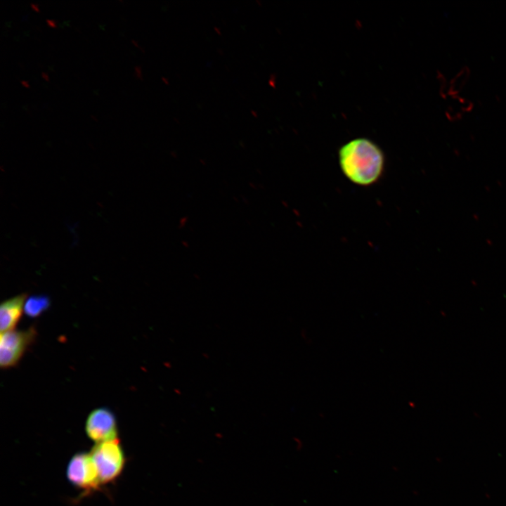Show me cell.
I'll use <instances>...</instances> for the list:
<instances>
[{
    "mask_svg": "<svg viewBox=\"0 0 506 506\" xmlns=\"http://www.w3.org/2000/svg\"><path fill=\"white\" fill-rule=\"evenodd\" d=\"M20 82H21V84H22L23 86H25V87H29L28 82H27L26 81H25V80H21Z\"/></svg>",
    "mask_w": 506,
    "mask_h": 506,
    "instance_id": "cell-14",
    "label": "cell"
},
{
    "mask_svg": "<svg viewBox=\"0 0 506 506\" xmlns=\"http://www.w3.org/2000/svg\"><path fill=\"white\" fill-rule=\"evenodd\" d=\"M50 300L46 296H32L26 299L24 306L25 314L30 318H36L48 309Z\"/></svg>",
    "mask_w": 506,
    "mask_h": 506,
    "instance_id": "cell-7",
    "label": "cell"
},
{
    "mask_svg": "<svg viewBox=\"0 0 506 506\" xmlns=\"http://www.w3.org/2000/svg\"><path fill=\"white\" fill-rule=\"evenodd\" d=\"M134 70L136 77L142 80L141 67L139 65H136L134 67Z\"/></svg>",
    "mask_w": 506,
    "mask_h": 506,
    "instance_id": "cell-9",
    "label": "cell"
},
{
    "mask_svg": "<svg viewBox=\"0 0 506 506\" xmlns=\"http://www.w3.org/2000/svg\"><path fill=\"white\" fill-rule=\"evenodd\" d=\"M131 42H132L136 46H137L138 48H139L143 52H144V50L138 45V44L137 43L136 41H135L134 39H131Z\"/></svg>",
    "mask_w": 506,
    "mask_h": 506,
    "instance_id": "cell-11",
    "label": "cell"
},
{
    "mask_svg": "<svg viewBox=\"0 0 506 506\" xmlns=\"http://www.w3.org/2000/svg\"><path fill=\"white\" fill-rule=\"evenodd\" d=\"M30 6H31V7H32L34 10H35L37 12H39L38 6H37V4H31Z\"/></svg>",
    "mask_w": 506,
    "mask_h": 506,
    "instance_id": "cell-12",
    "label": "cell"
},
{
    "mask_svg": "<svg viewBox=\"0 0 506 506\" xmlns=\"http://www.w3.org/2000/svg\"><path fill=\"white\" fill-rule=\"evenodd\" d=\"M27 295L20 294L1 303L0 306L1 332L15 329L22 315Z\"/></svg>",
    "mask_w": 506,
    "mask_h": 506,
    "instance_id": "cell-6",
    "label": "cell"
},
{
    "mask_svg": "<svg viewBox=\"0 0 506 506\" xmlns=\"http://www.w3.org/2000/svg\"><path fill=\"white\" fill-rule=\"evenodd\" d=\"M338 162L344 176L362 187L375 184L385 169V155L373 141L358 137L343 144L338 150Z\"/></svg>",
    "mask_w": 506,
    "mask_h": 506,
    "instance_id": "cell-1",
    "label": "cell"
},
{
    "mask_svg": "<svg viewBox=\"0 0 506 506\" xmlns=\"http://www.w3.org/2000/svg\"><path fill=\"white\" fill-rule=\"evenodd\" d=\"M89 453L97 467L101 484L113 481L123 471L126 459L118 439L96 443Z\"/></svg>",
    "mask_w": 506,
    "mask_h": 506,
    "instance_id": "cell-2",
    "label": "cell"
},
{
    "mask_svg": "<svg viewBox=\"0 0 506 506\" xmlns=\"http://www.w3.org/2000/svg\"><path fill=\"white\" fill-rule=\"evenodd\" d=\"M41 77H42L46 81H48V75H47L46 73L42 72V73H41Z\"/></svg>",
    "mask_w": 506,
    "mask_h": 506,
    "instance_id": "cell-13",
    "label": "cell"
},
{
    "mask_svg": "<svg viewBox=\"0 0 506 506\" xmlns=\"http://www.w3.org/2000/svg\"><path fill=\"white\" fill-rule=\"evenodd\" d=\"M46 21L47 24H48L50 27H56V22L55 20H50V19H46Z\"/></svg>",
    "mask_w": 506,
    "mask_h": 506,
    "instance_id": "cell-10",
    "label": "cell"
},
{
    "mask_svg": "<svg viewBox=\"0 0 506 506\" xmlns=\"http://www.w3.org/2000/svg\"><path fill=\"white\" fill-rule=\"evenodd\" d=\"M91 117L93 120H95V121H96V122L98 121L96 117L93 116V115H91Z\"/></svg>",
    "mask_w": 506,
    "mask_h": 506,
    "instance_id": "cell-15",
    "label": "cell"
},
{
    "mask_svg": "<svg viewBox=\"0 0 506 506\" xmlns=\"http://www.w3.org/2000/svg\"><path fill=\"white\" fill-rule=\"evenodd\" d=\"M37 330L32 326L25 330H12L1 332L0 337V365L7 369L16 365L28 347L34 342Z\"/></svg>",
    "mask_w": 506,
    "mask_h": 506,
    "instance_id": "cell-3",
    "label": "cell"
},
{
    "mask_svg": "<svg viewBox=\"0 0 506 506\" xmlns=\"http://www.w3.org/2000/svg\"><path fill=\"white\" fill-rule=\"evenodd\" d=\"M85 432L88 437L96 443L117 439L115 415L105 407L94 409L86 420Z\"/></svg>",
    "mask_w": 506,
    "mask_h": 506,
    "instance_id": "cell-5",
    "label": "cell"
},
{
    "mask_svg": "<svg viewBox=\"0 0 506 506\" xmlns=\"http://www.w3.org/2000/svg\"><path fill=\"white\" fill-rule=\"evenodd\" d=\"M469 70L467 67H463L452 79L449 84L450 95L458 96L467 84L469 77Z\"/></svg>",
    "mask_w": 506,
    "mask_h": 506,
    "instance_id": "cell-8",
    "label": "cell"
},
{
    "mask_svg": "<svg viewBox=\"0 0 506 506\" xmlns=\"http://www.w3.org/2000/svg\"><path fill=\"white\" fill-rule=\"evenodd\" d=\"M67 476L79 488L91 491L101 485L98 472L90 453L74 455L68 462Z\"/></svg>",
    "mask_w": 506,
    "mask_h": 506,
    "instance_id": "cell-4",
    "label": "cell"
}]
</instances>
